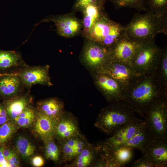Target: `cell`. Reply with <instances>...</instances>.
<instances>
[{
	"mask_svg": "<svg viewBox=\"0 0 167 167\" xmlns=\"http://www.w3.org/2000/svg\"><path fill=\"white\" fill-rule=\"evenodd\" d=\"M166 97L167 89L153 73L135 76L125 87L122 101L133 112L144 117L155 102Z\"/></svg>",
	"mask_w": 167,
	"mask_h": 167,
	"instance_id": "cell-1",
	"label": "cell"
},
{
	"mask_svg": "<svg viewBox=\"0 0 167 167\" xmlns=\"http://www.w3.org/2000/svg\"><path fill=\"white\" fill-rule=\"evenodd\" d=\"M153 139L144 121L136 117L117 130L100 144L107 148L128 147L142 153Z\"/></svg>",
	"mask_w": 167,
	"mask_h": 167,
	"instance_id": "cell-2",
	"label": "cell"
},
{
	"mask_svg": "<svg viewBox=\"0 0 167 167\" xmlns=\"http://www.w3.org/2000/svg\"><path fill=\"white\" fill-rule=\"evenodd\" d=\"M125 32L130 39L139 44L154 42L158 34H167V16H158L149 11L135 14L125 26Z\"/></svg>",
	"mask_w": 167,
	"mask_h": 167,
	"instance_id": "cell-3",
	"label": "cell"
},
{
	"mask_svg": "<svg viewBox=\"0 0 167 167\" xmlns=\"http://www.w3.org/2000/svg\"><path fill=\"white\" fill-rule=\"evenodd\" d=\"M112 103L101 110L95 123L96 127L108 134H113L136 118L122 101Z\"/></svg>",
	"mask_w": 167,
	"mask_h": 167,
	"instance_id": "cell-4",
	"label": "cell"
},
{
	"mask_svg": "<svg viewBox=\"0 0 167 167\" xmlns=\"http://www.w3.org/2000/svg\"><path fill=\"white\" fill-rule=\"evenodd\" d=\"M125 33V26L110 19L105 12L85 39L109 49Z\"/></svg>",
	"mask_w": 167,
	"mask_h": 167,
	"instance_id": "cell-5",
	"label": "cell"
},
{
	"mask_svg": "<svg viewBox=\"0 0 167 167\" xmlns=\"http://www.w3.org/2000/svg\"><path fill=\"white\" fill-rule=\"evenodd\" d=\"M162 49L154 42L141 44L130 64L137 75L153 73L159 63Z\"/></svg>",
	"mask_w": 167,
	"mask_h": 167,
	"instance_id": "cell-6",
	"label": "cell"
},
{
	"mask_svg": "<svg viewBox=\"0 0 167 167\" xmlns=\"http://www.w3.org/2000/svg\"><path fill=\"white\" fill-rule=\"evenodd\" d=\"M144 117L153 139L167 138V97L155 102L147 110Z\"/></svg>",
	"mask_w": 167,
	"mask_h": 167,
	"instance_id": "cell-7",
	"label": "cell"
},
{
	"mask_svg": "<svg viewBox=\"0 0 167 167\" xmlns=\"http://www.w3.org/2000/svg\"><path fill=\"white\" fill-rule=\"evenodd\" d=\"M84 62L94 73L100 72L111 61L109 49L86 39L82 53Z\"/></svg>",
	"mask_w": 167,
	"mask_h": 167,
	"instance_id": "cell-8",
	"label": "cell"
},
{
	"mask_svg": "<svg viewBox=\"0 0 167 167\" xmlns=\"http://www.w3.org/2000/svg\"><path fill=\"white\" fill-rule=\"evenodd\" d=\"M49 65L31 66L27 64L11 74L18 77L28 90L36 84L51 86L53 84L49 75Z\"/></svg>",
	"mask_w": 167,
	"mask_h": 167,
	"instance_id": "cell-9",
	"label": "cell"
},
{
	"mask_svg": "<svg viewBox=\"0 0 167 167\" xmlns=\"http://www.w3.org/2000/svg\"><path fill=\"white\" fill-rule=\"evenodd\" d=\"M96 86L109 102L122 101L125 87L109 75L102 73H94Z\"/></svg>",
	"mask_w": 167,
	"mask_h": 167,
	"instance_id": "cell-10",
	"label": "cell"
},
{
	"mask_svg": "<svg viewBox=\"0 0 167 167\" xmlns=\"http://www.w3.org/2000/svg\"><path fill=\"white\" fill-rule=\"evenodd\" d=\"M52 21L56 26L58 35L65 37H71L81 33L82 29L81 21L73 13L51 16L41 22Z\"/></svg>",
	"mask_w": 167,
	"mask_h": 167,
	"instance_id": "cell-11",
	"label": "cell"
},
{
	"mask_svg": "<svg viewBox=\"0 0 167 167\" xmlns=\"http://www.w3.org/2000/svg\"><path fill=\"white\" fill-rule=\"evenodd\" d=\"M140 45L130 39L125 33L109 49L111 61H119L130 63Z\"/></svg>",
	"mask_w": 167,
	"mask_h": 167,
	"instance_id": "cell-12",
	"label": "cell"
},
{
	"mask_svg": "<svg viewBox=\"0 0 167 167\" xmlns=\"http://www.w3.org/2000/svg\"><path fill=\"white\" fill-rule=\"evenodd\" d=\"M143 156L155 167L167 165V138L153 139L142 152Z\"/></svg>",
	"mask_w": 167,
	"mask_h": 167,
	"instance_id": "cell-13",
	"label": "cell"
},
{
	"mask_svg": "<svg viewBox=\"0 0 167 167\" xmlns=\"http://www.w3.org/2000/svg\"><path fill=\"white\" fill-rule=\"evenodd\" d=\"M99 73H105L122 84L125 87L137 75L130 63L112 60Z\"/></svg>",
	"mask_w": 167,
	"mask_h": 167,
	"instance_id": "cell-14",
	"label": "cell"
},
{
	"mask_svg": "<svg viewBox=\"0 0 167 167\" xmlns=\"http://www.w3.org/2000/svg\"><path fill=\"white\" fill-rule=\"evenodd\" d=\"M61 156L66 163L72 161L89 143L80 133L60 142Z\"/></svg>",
	"mask_w": 167,
	"mask_h": 167,
	"instance_id": "cell-15",
	"label": "cell"
},
{
	"mask_svg": "<svg viewBox=\"0 0 167 167\" xmlns=\"http://www.w3.org/2000/svg\"><path fill=\"white\" fill-rule=\"evenodd\" d=\"M25 88L20 79L10 73L0 74V99H11L23 93Z\"/></svg>",
	"mask_w": 167,
	"mask_h": 167,
	"instance_id": "cell-16",
	"label": "cell"
},
{
	"mask_svg": "<svg viewBox=\"0 0 167 167\" xmlns=\"http://www.w3.org/2000/svg\"><path fill=\"white\" fill-rule=\"evenodd\" d=\"M80 133L77 119L73 115L65 112L58 121L55 137L59 142Z\"/></svg>",
	"mask_w": 167,
	"mask_h": 167,
	"instance_id": "cell-17",
	"label": "cell"
},
{
	"mask_svg": "<svg viewBox=\"0 0 167 167\" xmlns=\"http://www.w3.org/2000/svg\"><path fill=\"white\" fill-rule=\"evenodd\" d=\"M27 65L19 52L0 49V74L15 73Z\"/></svg>",
	"mask_w": 167,
	"mask_h": 167,
	"instance_id": "cell-18",
	"label": "cell"
},
{
	"mask_svg": "<svg viewBox=\"0 0 167 167\" xmlns=\"http://www.w3.org/2000/svg\"><path fill=\"white\" fill-rule=\"evenodd\" d=\"M28 90L11 99L4 100L3 103L9 120L13 121L29 105L31 104L32 98Z\"/></svg>",
	"mask_w": 167,
	"mask_h": 167,
	"instance_id": "cell-19",
	"label": "cell"
},
{
	"mask_svg": "<svg viewBox=\"0 0 167 167\" xmlns=\"http://www.w3.org/2000/svg\"><path fill=\"white\" fill-rule=\"evenodd\" d=\"M58 121L36 110L34 122L35 132L43 141L55 138Z\"/></svg>",
	"mask_w": 167,
	"mask_h": 167,
	"instance_id": "cell-20",
	"label": "cell"
},
{
	"mask_svg": "<svg viewBox=\"0 0 167 167\" xmlns=\"http://www.w3.org/2000/svg\"><path fill=\"white\" fill-rule=\"evenodd\" d=\"M81 12L83 17L80 34L85 39L95 23L105 12L104 8L95 5H90L85 7Z\"/></svg>",
	"mask_w": 167,
	"mask_h": 167,
	"instance_id": "cell-21",
	"label": "cell"
},
{
	"mask_svg": "<svg viewBox=\"0 0 167 167\" xmlns=\"http://www.w3.org/2000/svg\"><path fill=\"white\" fill-rule=\"evenodd\" d=\"M36 109L58 122L65 112L63 102L56 97L38 101Z\"/></svg>",
	"mask_w": 167,
	"mask_h": 167,
	"instance_id": "cell-22",
	"label": "cell"
},
{
	"mask_svg": "<svg viewBox=\"0 0 167 167\" xmlns=\"http://www.w3.org/2000/svg\"><path fill=\"white\" fill-rule=\"evenodd\" d=\"M98 146H94L89 143L72 161L69 166L87 167L93 165L97 158Z\"/></svg>",
	"mask_w": 167,
	"mask_h": 167,
	"instance_id": "cell-23",
	"label": "cell"
},
{
	"mask_svg": "<svg viewBox=\"0 0 167 167\" xmlns=\"http://www.w3.org/2000/svg\"><path fill=\"white\" fill-rule=\"evenodd\" d=\"M36 113V109L30 104L13 121L18 127L28 128L34 123Z\"/></svg>",
	"mask_w": 167,
	"mask_h": 167,
	"instance_id": "cell-24",
	"label": "cell"
},
{
	"mask_svg": "<svg viewBox=\"0 0 167 167\" xmlns=\"http://www.w3.org/2000/svg\"><path fill=\"white\" fill-rule=\"evenodd\" d=\"M157 79L167 89V48L162 49L158 65L154 72Z\"/></svg>",
	"mask_w": 167,
	"mask_h": 167,
	"instance_id": "cell-25",
	"label": "cell"
},
{
	"mask_svg": "<svg viewBox=\"0 0 167 167\" xmlns=\"http://www.w3.org/2000/svg\"><path fill=\"white\" fill-rule=\"evenodd\" d=\"M17 150L23 158L29 159L34 154L35 147L29 139L24 136H20L15 143Z\"/></svg>",
	"mask_w": 167,
	"mask_h": 167,
	"instance_id": "cell-26",
	"label": "cell"
},
{
	"mask_svg": "<svg viewBox=\"0 0 167 167\" xmlns=\"http://www.w3.org/2000/svg\"><path fill=\"white\" fill-rule=\"evenodd\" d=\"M145 2L147 11L160 17L167 16V0H145Z\"/></svg>",
	"mask_w": 167,
	"mask_h": 167,
	"instance_id": "cell-27",
	"label": "cell"
},
{
	"mask_svg": "<svg viewBox=\"0 0 167 167\" xmlns=\"http://www.w3.org/2000/svg\"><path fill=\"white\" fill-rule=\"evenodd\" d=\"M54 138L43 141L45 145V154L47 159L58 162L60 159L61 151L60 146L55 142Z\"/></svg>",
	"mask_w": 167,
	"mask_h": 167,
	"instance_id": "cell-28",
	"label": "cell"
},
{
	"mask_svg": "<svg viewBox=\"0 0 167 167\" xmlns=\"http://www.w3.org/2000/svg\"><path fill=\"white\" fill-rule=\"evenodd\" d=\"M19 127L14 122L9 120L0 126V145H5Z\"/></svg>",
	"mask_w": 167,
	"mask_h": 167,
	"instance_id": "cell-29",
	"label": "cell"
},
{
	"mask_svg": "<svg viewBox=\"0 0 167 167\" xmlns=\"http://www.w3.org/2000/svg\"><path fill=\"white\" fill-rule=\"evenodd\" d=\"M117 9L131 8L139 11H147L145 0H109Z\"/></svg>",
	"mask_w": 167,
	"mask_h": 167,
	"instance_id": "cell-30",
	"label": "cell"
},
{
	"mask_svg": "<svg viewBox=\"0 0 167 167\" xmlns=\"http://www.w3.org/2000/svg\"><path fill=\"white\" fill-rule=\"evenodd\" d=\"M107 0H75L73 6L74 10L80 11L87 6L90 5H95L104 7V5Z\"/></svg>",
	"mask_w": 167,
	"mask_h": 167,
	"instance_id": "cell-31",
	"label": "cell"
},
{
	"mask_svg": "<svg viewBox=\"0 0 167 167\" xmlns=\"http://www.w3.org/2000/svg\"><path fill=\"white\" fill-rule=\"evenodd\" d=\"M133 167H155L154 165L149 162L143 156L138 159L131 165Z\"/></svg>",
	"mask_w": 167,
	"mask_h": 167,
	"instance_id": "cell-32",
	"label": "cell"
},
{
	"mask_svg": "<svg viewBox=\"0 0 167 167\" xmlns=\"http://www.w3.org/2000/svg\"><path fill=\"white\" fill-rule=\"evenodd\" d=\"M9 120L5 107L0 103V126Z\"/></svg>",
	"mask_w": 167,
	"mask_h": 167,
	"instance_id": "cell-33",
	"label": "cell"
},
{
	"mask_svg": "<svg viewBox=\"0 0 167 167\" xmlns=\"http://www.w3.org/2000/svg\"><path fill=\"white\" fill-rule=\"evenodd\" d=\"M9 167H17L19 166V161L17 154L14 152L7 161Z\"/></svg>",
	"mask_w": 167,
	"mask_h": 167,
	"instance_id": "cell-34",
	"label": "cell"
},
{
	"mask_svg": "<svg viewBox=\"0 0 167 167\" xmlns=\"http://www.w3.org/2000/svg\"><path fill=\"white\" fill-rule=\"evenodd\" d=\"M32 163L33 165L36 167H40L44 164V160L43 157L40 156L33 157L32 159Z\"/></svg>",
	"mask_w": 167,
	"mask_h": 167,
	"instance_id": "cell-35",
	"label": "cell"
},
{
	"mask_svg": "<svg viewBox=\"0 0 167 167\" xmlns=\"http://www.w3.org/2000/svg\"><path fill=\"white\" fill-rule=\"evenodd\" d=\"M4 145H0V167H9L7 162L3 153Z\"/></svg>",
	"mask_w": 167,
	"mask_h": 167,
	"instance_id": "cell-36",
	"label": "cell"
},
{
	"mask_svg": "<svg viewBox=\"0 0 167 167\" xmlns=\"http://www.w3.org/2000/svg\"><path fill=\"white\" fill-rule=\"evenodd\" d=\"M14 152V151L8 147L5 146V145H4L3 150V153L6 161L10 157Z\"/></svg>",
	"mask_w": 167,
	"mask_h": 167,
	"instance_id": "cell-37",
	"label": "cell"
}]
</instances>
